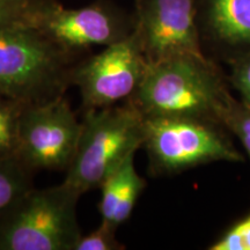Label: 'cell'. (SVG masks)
Masks as SVG:
<instances>
[{
  "label": "cell",
  "mask_w": 250,
  "mask_h": 250,
  "mask_svg": "<svg viewBox=\"0 0 250 250\" xmlns=\"http://www.w3.org/2000/svg\"><path fill=\"white\" fill-rule=\"evenodd\" d=\"M227 83V77L208 56H173L148 62L129 101L145 117H189L223 124L233 98Z\"/></svg>",
  "instance_id": "1"
},
{
  "label": "cell",
  "mask_w": 250,
  "mask_h": 250,
  "mask_svg": "<svg viewBox=\"0 0 250 250\" xmlns=\"http://www.w3.org/2000/svg\"><path fill=\"white\" fill-rule=\"evenodd\" d=\"M35 26L0 29V94L24 104L65 95L77 62Z\"/></svg>",
  "instance_id": "2"
},
{
  "label": "cell",
  "mask_w": 250,
  "mask_h": 250,
  "mask_svg": "<svg viewBox=\"0 0 250 250\" xmlns=\"http://www.w3.org/2000/svg\"><path fill=\"white\" fill-rule=\"evenodd\" d=\"M76 156L62 183L80 195L100 188L127 156L142 148L144 115L130 101L85 110Z\"/></svg>",
  "instance_id": "3"
},
{
  "label": "cell",
  "mask_w": 250,
  "mask_h": 250,
  "mask_svg": "<svg viewBox=\"0 0 250 250\" xmlns=\"http://www.w3.org/2000/svg\"><path fill=\"white\" fill-rule=\"evenodd\" d=\"M230 132L217 122L144 116L143 146L152 176H170L213 162H245Z\"/></svg>",
  "instance_id": "4"
},
{
  "label": "cell",
  "mask_w": 250,
  "mask_h": 250,
  "mask_svg": "<svg viewBox=\"0 0 250 250\" xmlns=\"http://www.w3.org/2000/svg\"><path fill=\"white\" fill-rule=\"evenodd\" d=\"M66 184L29 190L0 213V250H76L80 240L77 205Z\"/></svg>",
  "instance_id": "5"
},
{
  "label": "cell",
  "mask_w": 250,
  "mask_h": 250,
  "mask_svg": "<svg viewBox=\"0 0 250 250\" xmlns=\"http://www.w3.org/2000/svg\"><path fill=\"white\" fill-rule=\"evenodd\" d=\"M81 127L65 95L27 104L19 122L17 158L33 171H67L76 156Z\"/></svg>",
  "instance_id": "6"
},
{
  "label": "cell",
  "mask_w": 250,
  "mask_h": 250,
  "mask_svg": "<svg viewBox=\"0 0 250 250\" xmlns=\"http://www.w3.org/2000/svg\"><path fill=\"white\" fill-rule=\"evenodd\" d=\"M147 66V58L133 30L100 54L78 62L72 72V86L79 89L85 110L107 108L133 98Z\"/></svg>",
  "instance_id": "7"
},
{
  "label": "cell",
  "mask_w": 250,
  "mask_h": 250,
  "mask_svg": "<svg viewBox=\"0 0 250 250\" xmlns=\"http://www.w3.org/2000/svg\"><path fill=\"white\" fill-rule=\"evenodd\" d=\"M134 31L148 62L179 55H205L197 0H139Z\"/></svg>",
  "instance_id": "8"
},
{
  "label": "cell",
  "mask_w": 250,
  "mask_h": 250,
  "mask_svg": "<svg viewBox=\"0 0 250 250\" xmlns=\"http://www.w3.org/2000/svg\"><path fill=\"white\" fill-rule=\"evenodd\" d=\"M35 27L71 54L94 45H110L131 34L104 6L68 9L54 1L41 12Z\"/></svg>",
  "instance_id": "9"
},
{
  "label": "cell",
  "mask_w": 250,
  "mask_h": 250,
  "mask_svg": "<svg viewBox=\"0 0 250 250\" xmlns=\"http://www.w3.org/2000/svg\"><path fill=\"white\" fill-rule=\"evenodd\" d=\"M202 45L225 62L250 51V0H197Z\"/></svg>",
  "instance_id": "10"
},
{
  "label": "cell",
  "mask_w": 250,
  "mask_h": 250,
  "mask_svg": "<svg viewBox=\"0 0 250 250\" xmlns=\"http://www.w3.org/2000/svg\"><path fill=\"white\" fill-rule=\"evenodd\" d=\"M136 153L127 156L100 186L101 199L99 211L102 223L117 228L132 214L140 195L146 188V181L134 166Z\"/></svg>",
  "instance_id": "11"
},
{
  "label": "cell",
  "mask_w": 250,
  "mask_h": 250,
  "mask_svg": "<svg viewBox=\"0 0 250 250\" xmlns=\"http://www.w3.org/2000/svg\"><path fill=\"white\" fill-rule=\"evenodd\" d=\"M33 174L17 156H0V213L33 189Z\"/></svg>",
  "instance_id": "12"
},
{
  "label": "cell",
  "mask_w": 250,
  "mask_h": 250,
  "mask_svg": "<svg viewBox=\"0 0 250 250\" xmlns=\"http://www.w3.org/2000/svg\"><path fill=\"white\" fill-rule=\"evenodd\" d=\"M26 105L0 94V156H17L19 122Z\"/></svg>",
  "instance_id": "13"
},
{
  "label": "cell",
  "mask_w": 250,
  "mask_h": 250,
  "mask_svg": "<svg viewBox=\"0 0 250 250\" xmlns=\"http://www.w3.org/2000/svg\"><path fill=\"white\" fill-rule=\"evenodd\" d=\"M52 0H0V29L29 24L35 26L41 12Z\"/></svg>",
  "instance_id": "14"
},
{
  "label": "cell",
  "mask_w": 250,
  "mask_h": 250,
  "mask_svg": "<svg viewBox=\"0 0 250 250\" xmlns=\"http://www.w3.org/2000/svg\"><path fill=\"white\" fill-rule=\"evenodd\" d=\"M223 124L241 143L250 160V105L230 99L223 117Z\"/></svg>",
  "instance_id": "15"
},
{
  "label": "cell",
  "mask_w": 250,
  "mask_h": 250,
  "mask_svg": "<svg viewBox=\"0 0 250 250\" xmlns=\"http://www.w3.org/2000/svg\"><path fill=\"white\" fill-rule=\"evenodd\" d=\"M210 250H250V212L208 247Z\"/></svg>",
  "instance_id": "16"
},
{
  "label": "cell",
  "mask_w": 250,
  "mask_h": 250,
  "mask_svg": "<svg viewBox=\"0 0 250 250\" xmlns=\"http://www.w3.org/2000/svg\"><path fill=\"white\" fill-rule=\"evenodd\" d=\"M116 232V228L101 221L92 232L81 235L76 250H124L126 247L118 241Z\"/></svg>",
  "instance_id": "17"
},
{
  "label": "cell",
  "mask_w": 250,
  "mask_h": 250,
  "mask_svg": "<svg viewBox=\"0 0 250 250\" xmlns=\"http://www.w3.org/2000/svg\"><path fill=\"white\" fill-rule=\"evenodd\" d=\"M230 74L228 83L237 90L241 101L250 105V51L234 58L229 62Z\"/></svg>",
  "instance_id": "18"
}]
</instances>
